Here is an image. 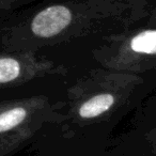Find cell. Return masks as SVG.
Segmentation results:
<instances>
[{
	"instance_id": "7a4b0ae2",
	"label": "cell",
	"mask_w": 156,
	"mask_h": 156,
	"mask_svg": "<svg viewBox=\"0 0 156 156\" xmlns=\"http://www.w3.org/2000/svg\"><path fill=\"white\" fill-rule=\"evenodd\" d=\"M115 103V98L111 94H98L93 96L79 108V115L83 119H92L108 111Z\"/></svg>"
},
{
	"instance_id": "6da1fadb",
	"label": "cell",
	"mask_w": 156,
	"mask_h": 156,
	"mask_svg": "<svg viewBox=\"0 0 156 156\" xmlns=\"http://www.w3.org/2000/svg\"><path fill=\"white\" fill-rule=\"evenodd\" d=\"M72 14L66 7L52 5L40 12L33 18L31 29L41 37H50L60 33L71 23Z\"/></svg>"
},
{
	"instance_id": "3957f363",
	"label": "cell",
	"mask_w": 156,
	"mask_h": 156,
	"mask_svg": "<svg viewBox=\"0 0 156 156\" xmlns=\"http://www.w3.org/2000/svg\"><path fill=\"white\" fill-rule=\"evenodd\" d=\"M130 48L135 52L156 55V30H145L130 40Z\"/></svg>"
},
{
	"instance_id": "277c9868",
	"label": "cell",
	"mask_w": 156,
	"mask_h": 156,
	"mask_svg": "<svg viewBox=\"0 0 156 156\" xmlns=\"http://www.w3.org/2000/svg\"><path fill=\"white\" fill-rule=\"evenodd\" d=\"M27 117V111L23 107H15L0 113V133L8 132L20 125Z\"/></svg>"
},
{
	"instance_id": "5b68a950",
	"label": "cell",
	"mask_w": 156,
	"mask_h": 156,
	"mask_svg": "<svg viewBox=\"0 0 156 156\" xmlns=\"http://www.w3.org/2000/svg\"><path fill=\"white\" fill-rule=\"evenodd\" d=\"M20 73V64L12 58L0 59V83L14 80Z\"/></svg>"
}]
</instances>
